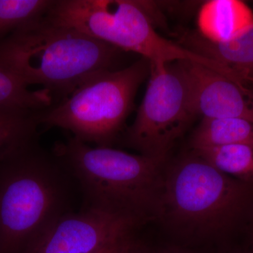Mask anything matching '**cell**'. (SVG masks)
Segmentation results:
<instances>
[{
	"mask_svg": "<svg viewBox=\"0 0 253 253\" xmlns=\"http://www.w3.org/2000/svg\"><path fill=\"white\" fill-rule=\"evenodd\" d=\"M125 53L45 15L0 42V66L29 86H41L55 105L93 75L123 68Z\"/></svg>",
	"mask_w": 253,
	"mask_h": 253,
	"instance_id": "cell-1",
	"label": "cell"
},
{
	"mask_svg": "<svg viewBox=\"0 0 253 253\" xmlns=\"http://www.w3.org/2000/svg\"><path fill=\"white\" fill-rule=\"evenodd\" d=\"M54 156L78 179L87 208L112 213L137 224L159 212L164 161L75 137L55 146Z\"/></svg>",
	"mask_w": 253,
	"mask_h": 253,
	"instance_id": "cell-2",
	"label": "cell"
},
{
	"mask_svg": "<svg viewBox=\"0 0 253 253\" xmlns=\"http://www.w3.org/2000/svg\"><path fill=\"white\" fill-rule=\"evenodd\" d=\"M4 164L6 168L0 179V253H18L65 214L62 166L36 145Z\"/></svg>",
	"mask_w": 253,
	"mask_h": 253,
	"instance_id": "cell-3",
	"label": "cell"
},
{
	"mask_svg": "<svg viewBox=\"0 0 253 253\" xmlns=\"http://www.w3.org/2000/svg\"><path fill=\"white\" fill-rule=\"evenodd\" d=\"M149 73V61L141 58L121 69L93 75L61 102L37 113L38 122L70 131L86 144L111 147Z\"/></svg>",
	"mask_w": 253,
	"mask_h": 253,
	"instance_id": "cell-4",
	"label": "cell"
},
{
	"mask_svg": "<svg viewBox=\"0 0 253 253\" xmlns=\"http://www.w3.org/2000/svg\"><path fill=\"white\" fill-rule=\"evenodd\" d=\"M244 196V186L195 154L165 176L159 213L191 231H214L235 214Z\"/></svg>",
	"mask_w": 253,
	"mask_h": 253,
	"instance_id": "cell-5",
	"label": "cell"
},
{
	"mask_svg": "<svg viewBox=\"0 0 253 253\" xmlns=\"http://www.w3.org/2000/svg\"><path fill=\"white\" fill-rule=\"evenodd\" d=\"M196 116L180 61L150 64L149 83L126 142L141 155L165 161Z\"/></svg>",
	"mask_w": 253,
	"mask_h": 253,
	"instance_id": "cell-6",
	"label": "cell"
},
{
	"mask_svg": "<svg viewBox=\"0 0 253 253\" xmlns=\"http://www.w3.org/2000/svg\"><path fill=\"white\" fill-rule=\"evenodd\" d=\"M136 224L129 218L91 208L65 213L33 237L22 253H90L125 239Z\"/></svg>",
	"mask_w": 253,
	"mask_h": 253,
	"instance_id": "cell-7",
	"label": "cell"
},
{
	"mask_svg": "<svg viewBox=\"0 0 253 253\" xmlns=\"http://www.w3.org/2000/svg\"><path fill=\"white\" fill-rule=\"evenodd\" d=\"M189 83L196 116L203 118H241L253 122V86L211 68L181 61Z\"/></svg>",
	"mask_w": 253,
	"mask_h": 253,
	"instance_id": "cell-8",
	"label": "cell"
},
{
	"mask_svg": "<svg viewBox=\"0 0 253 253\" xmlns=\"http://www.w3.org/2000/svg\"><path fill=\"white\" fill-rule=\"evenodd\" d=\"M177 43L222 65L236 81L253 86V28L239 38L219 44L206 41L197 32L186 31Z\"/></svg>",
	"mask_w": 253,
	"mask_h": 253,
	"instance_id": "cell-9",
	"label": "cell"
},
{
	"mask_svg": "<svg viewBox=\"0 0 253 253\" xmlns=\"http://www.w3.org/2000/svg\"><path fill=\"white\" fill-rule=\"evenodd\" d=\"M198 33L214 44L239 38L253 28V12L239 0H210L203 3L197 16Z\"/></svg>",
	"mask_w": 253,
	"mask_h": 253,
	"instance_id": "cell-10",
	"label": "cell"
},
{
	"mask_svg": "<svg viewBox=\"0 0 253 253\" xmlns=\"http://www.w3.org/2000/svg\"><path fill=\"white\" fill-rule=\"evenodd\" d=\"M37 113L0 109V164L36 145Z\"/></svg>",
	"mask_w": 253,
	"mask_h": 253,
	"instance_id": "cell-11",
	"label": "cell"
},
{
	"mask_svg": "<svg viewBox=\"0 0 253 253\" xmlns=\"http://www.w3.org/2000/svg\"><path fill=\"white\" fill-rule=\"evenodd\" d=\"M246 143L253 144V122L241 118H203L191 146L196 151Z\"/></svg>",
	"mask_w": 253,
	"mask_h": 253,
	"instance_id": "cell-12",
	"label": "cell"
},
{
	"mask_svg": "<svg viewBox=\"0 0 253 253\" xmlns=\"http://www.w3.org/2000/svg\"><path fill=\"white\" fill-rule=\"evenodd\" d=\"M52 105L47 91L32 90L16 75L0 66V109L39 112Z\"/></svg>",
	"mask_w": 253,
	"mask_h": 253,
	"instance_id": "cell-13",
	"label": "cell"
},
{
	"mask_svg": "<svg viewBox=\"0 0 253 253\" xmlns=\"http://www.w3.org/2000/svg\"><path fill=\"white\" fill-rule=\"evenodd\" d=\"M227 175L253 180V144H237L194 151Z\"/></svg>",
	"mask_w": 253,
	"mask_h": 253,
	"instance_id": "cell-14",
	"label": "cell"
},
{
	"mask_svg": "<svg viewBox=\"0 0 253 253\" xmlns=\"http://www.w3.org/2000/svg\"><path fill=\"white\" fill-rule=\"evenodd\" d=\"M54 0H0V38L47 14Z\"/></svg>",
	"mask_w": 253,
	"mask_h": 253,
	"instance_id": "cell-15",
	"label": "cell"
},
{
	"mask_svg": "<svg viewBox=\"0 0 253 253\" xmlns=\"http://www.w3.org/2000/svg\"><path fill=\"white\" fill-rule=\"evenodd\" d=\"M118 253H149L144 246L139 242L131 239L130 235L127 236L123 241L121 249Z\"/></svg>",
	"mask_w": 253,
	"mask_h": 253,
	"instance_id": "cell-16",
	"label": "cell"
},
{
	"mask_svg": "<svg viewBox=\"0 0 253 253\" xmlns=\"http://www.w3.org/2000/svg\"><path fill=\"white\" fill-rule=\"evenodd\" d=\"M126 237L122 240H120V241H116V242L112 243V244L106 245L104 247L96 250L94 252L90 253H118V251H119L121 246H122L123 241H125Z\"/></svg>",
	"mask_w": 253,
	"mask_h": 253,
	"instance_id": "cell-17",
	"label": "cell"
},
{
	"mask_svg": "<svg viewBox=\"0 0 253 253\" xmlns=\"http://www.w3.org/2000/svg\"><path fill=\"white\" fill-rule=\"evenodd\" d=\"M154 253H187L184 251H177V250H167V251H160Z\"/></svg>",
	"mask_w": 253,
	"mask_h": 253,
	"instance_id": "cell-18",
	"label": "cell"
}]
</instances>
